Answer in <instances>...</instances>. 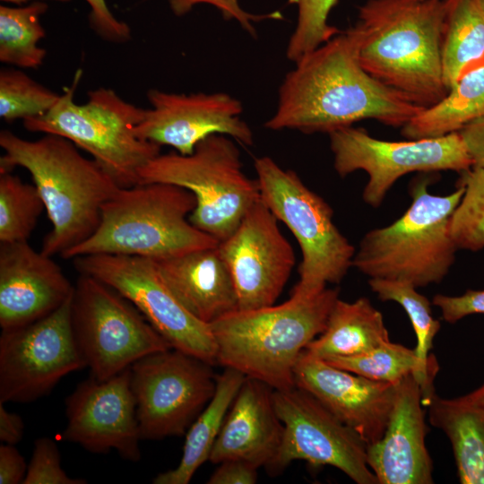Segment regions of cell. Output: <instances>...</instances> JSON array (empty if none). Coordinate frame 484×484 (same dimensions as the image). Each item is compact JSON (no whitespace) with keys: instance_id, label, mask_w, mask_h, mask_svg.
<instances>
[{"instance_id":"74e56055","label":"cell","mask_w":484,"mask_h":484,"mask_svg":"<svg viewBox=\"0 0 484 484\" xmlns=\"http://www.w3.org/2000/svg\"><path fill=\"white\" fill-rule=\"evenodd\" d=\"M432 303L445 322L454 324L471 315H484V290H468L459 296L436 294Z\"/></svg>"},{"instance_id":"836d02e7","label":"cell","mask_w":484,"mask_h":484,"mask_svg":"<svg viewBox=\"0 0 484 484\" xmlns=\"http://www.w3.org/2000/svg\"><path fill=\"white\" fill-rule=\"evenodd\" d=\"M59 97L21 70L0 71V117L5 122L42 116L54 107Z\"/></svg>"},{"instance_id":"ee69618b","label":"cell","mask_w":484,"mask_h":484,"mask_svg":"<svg viewBox=\"0 0 484 484\" xmlns=\"http://www.w3.org/2000/svg\"><path fill=\"white\" fill-rule=\"evenodd\" d=\"M471 401L484 406V382L472 392L465 394Z\"/></svg>"},{"instance_id":"7bdbcfd3","label":"cell","mask_w":484,"mask_h":484,"mask_svg":"<svg viewBox=\"0 0 484 484\" xmlns=\"http://www.w3.org/2000/svg\"><path fill=\"white\" fill-rule=\"evenodd\" d=\"M24 433V423L21 416L6 410L0 402V440L4 444L15 445Z\"/></svg>"},{"instance_id":"6da1fadb","label":"cell","mask_w":484,"mask_h":484,"mask_svg":"<svg viewBox=\"0 0 484 484\" xmlns=\"http://www.w3.org/2000/svg\"><path fill=\"white\" fill-rule=\"evenodd\" d=\"M360 33L340 31L302 56L284 77L270 130L330 134L364 119L403 126L424 107L370 75L359 58Z\"/></svg>"},{"instance_id":"d6a6232c","label":"cell","mask_w":484,"mask_h":484,"mask_svg":"<svg viewBox=\"0 0 484 484\" xmlns=\"http://www.w3.org/2000/svg\"><path fill=\"white\" fill-rule=\"evenodd\" d=\"M456 186L464 188L450 223L458 249L476 252L484 248V169L472 166L461 172Z\"/></svg>"},{"instance_id":"ac0fdd59","label":"cell","mask_w":484,"mask_h":484,"mask_svg":"<svg viewBox=\"0 0 484 484\" xmlns=\"http://www.w3.org/2000/svg\"><path fill=\"white\" fill-rule=\"evenodd\" d=\"M151 108L144 109L136 134L160 146L169 145L182 155L212 134L227 135L252 145L250 126L240 117L242 103L225 92L178 94L151 89Z\"/></svg>"},{"instance_id":"d590c367","label":"cell","mask_w":484,"mask_h":484,"mask_svg":"<svg viewBox=\"0 0 484 484\" xmlns=\"http://www.w3.org/2000/svg\"><path fill=\"white\" fill-rule=\"evenodd\" d=\"M82 478H72L61 464L56 443L43 436L35 440L27 473L22 484H85Z\"/></svg>"},{"instance_id":"8d00e7d4","label":"cell","mask_w":484,"mask_h":484,"mask_svg":"<svg viewBox=\"0 0 484 484\" xmlns=\"http://www.w3.org/2000/svg\"><path fill=\"white\" fill-rule=\"evenodd\" d=\"M171 11L177 16L189 13L196 4H208L218 8L227 20H235L252 37H256V30L253 22L264 20L282 19L280 12L265 14H255L246 12L238 4V0H169Z\"/></svg>"},{"instance_id":"603a6c76","label":"cell","mask_w":484,"mask_h":484,"mask_svg":"<svg viewBox=\"0 0 484 484\" xmlns=\"http://www.w3.org/2000/svg\"><path fill=\"white\" fill-rule=\"evenodd\" d=\"M154 262L174 296L200 321L210 324L238 309L232 276L218 246Z\"/></svg>"},{"instance_id":"7c38bea8","label":"cell","mask_w":484,"mask_h":484,"mask_svg":"<svg viewBox=\"0 0 484 484\" xmlns=\"http://www.w3.org/2000/svg\"><path fill=\"white\" fill-rule=\"evenodd\" d=\"M328 134L335 171L341 177L357 170L365 171L368 181L362 198L374 208L382 204L391 187L408 173H461L473 166L459 132L404 142L376 139L366 130L352 126Z\"/></svg>"},{"instance_id":"52a82bcc","label":"cell","mask_w":484,"mask_h":484,"mask_svg":"<svg viewBox=\"0 0 484 484\" xmlns=\"http://www.w3.org/2000/svg\"><path fill=\"white\" fill-rule=\"evenodd\" d=\"M82 77L78 70L46 114L23 120L30 132L55 134L87 151L120 187L140 184L141 169L160 153V146L135 133L144 108L124 100L113 90L99 88L88 92L83 104L73 97Z\"/></svg>"},{"instance_id":"2e32d148","label":"cell","mask_w":484,"mask_h":484,"mask_svg":"<svg viewBox=\"0 0 484 484\" xmlns=\"http://www.w3.org/2000/svg\"><path fill=\"white\" fill-rule=\"evenodd\" d=\"M279 220L260 198L235 231L219 242L236 288L238 309L274 305L296 263L294 250Z\"/></svg>"},{"instance_id":"7a4b0ae2","label":"cell","mask_w":484,"mask_h":484,"mask_svg":"<svg viewBox=\"0 0 484 484\" xmlns=\"http://www.w3.org/2000/svg\"><path fill=\"white\" fill-rule=\"evenodd\" d=\"M0 146V172L25 169L43 200L51 223L43 254L63 257L96 231L103 205L120 186L93 159L55 134L31 141L2 130Z\"/></svg>"},{"instance_id":"60d3db41","label":"cell","mask_w":484,"mask_h":484,"mask_svg":"<svg viewBox=\"0 0 484 484\" xmlns=\"http://www.w3.org/2000/svg\"><path fill=\"white\" fill-rule=\"evenodd\" d=\"M28 464L13 445H0V484L23 483Z\"/></svg>"},{"instance_id":"30bf717a","label":"cell","mask_w":484,"mask_h":484,"mask_svg":"<svg viewBox=\"0 0 484 484\" xmlns=\"http://www.w3.org/2000/svg\"><path fill=\"white\" fill-rule=\"evenodd\" d=\"M75 341L91 376L108 379L168 341L124 296L99 280L80 274L71 301Z\"/></svg>"},{"instance_id":"8992f818","label":"cell","mask_w":484,"mask_h":484,"mask_svg":"<svg viewBox=\"0 0 484 484\" xmlns=\"http://www.w3.org/2000/svg\"><path fill=\"white\" fill-rule=\"evenodd\" d=\"M428 178L411 187V204L394 222L369 230L361 238L352 266L369 279L406 281L417 289L440 282L458 250L450 229L452 215L464 188L436 195Z\"/></svg>"},{"instance_id":"f546056e","label":"cell","mask_w":484,"mask_h":484,"mask_svg":"<svg viewBox=\"0 0 484 484\" xmlns=\"http://www.w3.org/2000/svg\"><path fill=\"white\" fill-rule=\"evenodd\" d=\"M48 4L34 1L23 7L0 6V61L20 68L40 66L47 51L38 44L45 37L40 18Z\"/></svg>"},{"instance_id":"f6af8a7d","label":"cell","mask_w":484,"mask_h":484,"mask_svg":"<svg viewBox=\"0 0 484 484\" xmlns=\"http://www.w3.org/2000/svg\"><path fill=\"white\" fill-rule=\"evenodd\" d=\"M1 1L6 2V3H13V4H22L27 3L29 1H44V0H1ZM50 1L69 2L71 0H50Z\"/></svg>"},{"instance_id":"9a60e30c","label":"cell","mask_w":484,"mask_h":484,"mask_svg":"<svg viewBox=\"0 0 484 484\" xmlns=\"http://www.w3.org/2000/svg\"><path fill=\"white\" fill-rule=\"evenodd\" d=\"M73 295V294H72ZM72 296L56 311L0 335V402H30L86 367L71 321Z\"/></svg>"},{"instance_id":"b9f144b4","label":"cell","mask_w":484,"mask_h":484,"mask_svg":"<svg viewBox=\"0 0 484 484\" xmlns=\"http://www.w3.org/2000/svg\"><path fill=\"white\" fill-rule=\"evenodd\" d=\"M473 166L484 169V117L479 118L459 131Z\"/></svg>"},{"instance_id":"5b68a950","label":"cell","mask_w":484,"mask_h":484,"mask_svg":"<svg viewBox=\"0 0 484 484\" xmlns=\"http://www.w3.org/2000/svg\"><path fill=\"white\" fill-rule=\"evenodd\" d=\"M196 206L189 190L168 183L120 187L102 207L96 231L63 255H118L160 260L219 241L189 221Z\"/></svg>"},{"instance_id":"cb8c5ba5","label":"cell","mask_w":484,"mask_h":484,"mask_svg":"<svg viewBox=\"0 0 484 484\" xmlns=\"http://www.w3.org/2000/svg\"><path fill=\"white\" fill-rule=\"evenodd\" d=\"M430 424L449 439L462 484H484V406L465 394L446 399L436 391L423 397Z\"/></svg>"},{"instance_id":"4dcf8cb0","label":"cell","mask_w":484,"mask_h":484,"mask_svg":"<svg viewBox=\"0 0 484 484\" xmlns=\"http://www.w3.org/2000/svg\"><path fill=\"white\" fill-rule=\"evenodd\" d=\"M368 285L379 299L396 302L404 309L416 335L414 351L419 362L428 371L437 374L438 364L430 351L441 324L433 316L430 301L406 281L369 279Z\"/></svg>"},{"instance_id":"8fae6325","label":"cell","mask_w":484,"mask_h":484,"mask_svg":"<svg viewBox=\"0 0 484 484\" xmlns=\"http://www.w3.org/2000/svg\"><path fill=\"white\" fill-rule=\"evenodd\" d=\"M212 367L173 348L145 356L131 366L142 439L186 435L215 393L217 376Z\"/></svg>"},{"instance_id":"e575fe53","label":"cell","mask_w":484,"mask_h":484,"mask_svg":"<svg viewBox=\"0 0 484 484\" xmlns=\"http://www.w3.org/2000/svg\"><path fill=\"white\" fill-rule=\"evenodd\" d=\"M338 0H290L298 7L296 27L289 39L286 56L295 63L302 56L325 43L341 30L328 22Z\"/></svg>"},{"instance_id":"1f68e13d","label":"cell","mask_w":484,"mask_h":484,"mask_svg":"<svg viewBox=\"0 0 484 484\" xmlns=\"http://www.w3.org/2000/svg\"><path fill=\"white\" fill-rule=\"evenodd\" d=\"M44 209L34 185L0 172V243L28 241Z\"/></svg>"},{"instance_id":"f1b7e54d","label":"cell","mask_w":484,"mask_h":484,"mask_svg":"<svg viewBox=\"0 0 484 484\" xmlns=\"http://www.w3.org/2000/svg\"><path fill=\"white\" fill-rule=\"evenodd\" d=\"M328 364L366 378L396 385L409 375L419 382L423 396L435 391L436 376L424 368L414 350L400 343L386 341L365 353L349 357H333Z\"/></svg>"},{"instance_id":"e0dca14e","label":"cell","mask_w":484,"mask_h":484,"mask_svg":"<svg viewBox=\"0 0 484 484\" xmlns=\"http://www.w3.org/2000/svg\"><path fill=\"white\" fill-rule=\"evenodd\" d=\"M66 426L62 439L90 453L117 452L131 462L141 460L142 440L130 367L106 380L82 381L65 401Z\"/></svg>"},{"instance_id":"f35d334b","label":"cell","mask_w":484,"mask_h":484,"mask_svg":"<svg viewBox=\"0 0 484 484\" xmlns=\"http://www.w3.org/2000/svg\"><path fill=\"white\" fill-rule=\"evenodd\" d=\"M90 6V23L104 40L125 42L131 38L129 26L117 19L108 7L106 0H85Z\"/></svg>"},{"instance_id":"d6986e66","label":"cell","mask_w":484,"mask_h":484,"mask_svg":"<svg viewBox=\"0 0 484 484\" xmlns=\"http://www.w3.org/2000/svg\"><path fill=\"white\" fill-rule=\"evenodd\" d=\"M294 382L357 432L367 445L383 436L397 384L374 381L335 367L306 350L296 364Z\"/></svg>"},{"instance_id":"4fadbf2b","label":"cell","mask_w":484,"mask_h":484,"mask_svg":"<svg viewBox=\"0 0 484 484\" xmlns=\"http://www.w3.org/2000/svg\"><path fill=\"white\" fill-rule=\"evenodd\" d=\"M76 270L99 280L128 299L171 348L217 364L211 325L177 300L160 276L154 260L130 255H86L73 258Z\"/></svg>"},{"instance_id":"d4e9b609","label":"cell","mask_w":484,"mask_h":484,"mask_svg":"<svg viewBox=\"0 0 484 484\" xmlns=\"http://www.w3.org/2000/svg\"><path fill=\"white\" fill-rule=\"evenodd\" d=\"M382 313L367 298L335 302L324 332L305 350L316 358L349 357L365 353L389 341Z\"/></svg>"},{"instance_id":"44dd1931","label":"cell","mask_w":484,"mask_h":484,"mask_svg":"<svg viewBox=\"0 0 484 484\" xmlns=\"http://www.w3.org/2000/svg\"><path fill=\"white\" fill-rule=\"evenodd\" d=\"M421 387L413 375L396 385L383 436L367 445V461L378 484H431L433 464L426 447L428 432Z\"/></svg>"},{"instance_id":"ba28073f","label":"cell","mask_w":484,"mask_h":484,"mask_svg":"<svg viewBox=\"0 0 484 484\" xmlns=\"http://www.w3.org/2000/svg\"><path fill=\"white\" fill-rule=\"evenodd\" d=\"M141 183H168L192 192L196 206L189 221L219 242L229 237L260 198L257 180L248 177L233 139L212 134L193 153L159 154L140 171Z\"/></svg>"},{"instance_id":"4316f807","label":"cell","mask_w":484,"mask_h":484,"mask_svg":"<svg viewBox=\"0 0 484 484\" xmlns=\"http://www.w3.org/2000/svg\"><path fill=\"white\" fill-rule=\"evenodd\" d=\"M441 58L446 88L484 66V4L481 0H445Z\"/></svg>"},{"instance_id":"83f0119b","label":"cell","mask_w":484,"mask_h":484,"mask_svg":"<svg viewBox=\"0 0 484 484\" xmlns=\"http://www.w3.org/2000/svg\"><path fill=\"white\" fill-rule=\"evenodd\" d=\"M484 117V66L453 84L437 103L424 108L402 129L409 140L435 138L458 133Z\"/></svg>"},{"instance_id":"ffe728a7","label":"cell","mask_w":484,"mask_h":484,"mask_svg":"<svg viewBox=\"0 0 484 484\" xmlns=\"http://www.w3.org/2000/svg\"><path fill=\"white\" fill-rule=\"evenodd\" d=\"M73 286L52 256L28 241L0 243V326L21 327L58 309Z\"/></svg>"},{"instance_id":"9c48e42d","label":"cell","mask_w":484,"mask_h":484,"mask_svg":"<svg viewBox=\"0 0 484 484\" xmlns=\"http://www.w3.org/2000/svg\"><path fill=\"white\" fill-rule=\"evenodd\" d=\"M262 201L292 232L302 260L291 295L309 297L339 283L352 266L354 246L333 222L331 206L290 169L263 156L254 162Z\"/></svg>"},{"instance_id":"484cf974","label":"cell","mask_w":484,"mask_h":484,"mask_svg":"<svg viewBox=\"0 0 484 484\" xmlns=\"http://www.w3.org/2000/svg\"><path fill=\"white\" fill-rule=\"evenodd\" d=\"M246 376L233 368L225 367L217 376L215 393L191 424L186 433L183 453L174 469L159 473L154 484H187L195 471L209 460L225 417Z\"/></svg>"},{"instance_id":"277c9868","label":"cell","mask_w":484,"mask_h":484,"mask_svg":"<svg viewBox=\"0 0 484 484\" xmlns=\"http://www.w3.org/2000/svg\"><path fill=\"white\" fill-rule=\"evenodd\" d=\"M339 298L336 289L280 304L237 309L210 324L217 364L260 380L273 390L295 386L294 370L306 347L325 329Z\"/></svg>"},{"instance_id":"7402d4cb","label":"cell","mask_w":484,"mask_h":484,"mask_svg":"<svg viewBox=\"0 0 484 484\" xmlns=\"http://www.w3.org/2000/svg\"><path fill=\"white\" fill-rule=\"evenodd\" d=\"M282 436L283 424L275 409L273 389L246 376L225 417L209 461L219 464L242 460L267 468L279 451Z\"/></svg>"},{"instance_id":"bcb514c9","label":"cell","mask_w":484,"mask_h":484,"mask_svg":"<svg viewBox=\"0 0 484 484\" xmlns=\"http://www.w3.org/2000/svg\"><path fill=\"white\" fill-rule=\"evenodd\" d=\"M481 1H482L483 4H484V0H481Z\"/></svg>"},{"instance_id":"ab89813d","label":"cell","mask_w":484,"mask_h":484,"mask_svg":"<svg viewBox=\"0 0 484 484\" xmlns=\"http://www.w3.org/2000/svg\"><path fill=\"white\" fill-rule=\"evenodd\" d=\"M209 478L208 484H255L258 467L242 460H227Z\"/></svg>"},{"instance_id":"3957f363","label":"cell","mask_w":484,"mask_h":484,"mask_svg":"<svg viewBox=\"0 0 484 484\" xmlns=\"http://www.w3.org/2000/svg\"><path fill=\"white\" fill-rule=\"evenodd\" d=\"M445 0H367L359 58L374 78L428 108L448 92L441 58Z\"/></svg>"},{"instance_id":"5bb4252c","label":"cell","mask_w":484,"mask_h":484,"mask_svg":"<svg viewBox=\"0 0 484 484\" xmlns=\"http://www.w3.org/2000/svg\"><path fill=\"white\" fill-rule=\"evenodd\" d=\"M273 402L283 436L267 467L270 473L302 460L314 467H335L357 484H378L367 464L365 441L312 394L295 385L273 390Z\"/></svg>"}]
</instances>
